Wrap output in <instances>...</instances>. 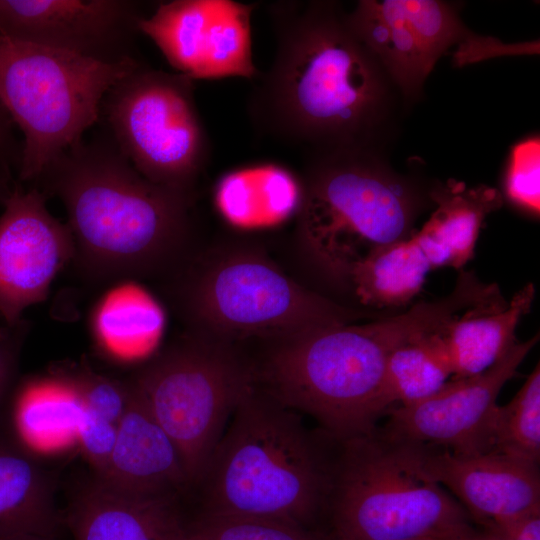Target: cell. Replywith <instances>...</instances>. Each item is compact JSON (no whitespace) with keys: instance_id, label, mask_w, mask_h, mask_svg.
<instances>
[{"instance_id":"24","label":"cell","mask_w":540,"mask_h":540,"mask_svg":"<svg viewBox=\"0 0 540 540\" xmlns=\"http://www.w3.org/2000/svg\"><path fill=\"white\" fill-rule=\"evenodd\" d=\"M136 282L124 280L110 285L90 315L93 340L99 350L116 361L146 356L161 328L160 311Z\"/></svg>"},{"instance_id":"9","label":"cell","mask_w":540,"mask_h":540,"mask_svg":"<svg viewBox=\"0 0 540 540\" xmlns=\"http://www.w3.org/2000/svg\"><path fill=\"white\" fill-rule=\"evenodd\" d=\"M174 443L189 485H200L256 368L231 344L185 331L129 377Z\"/></svg>"},{"instance_id":"1","label":"cell","mask_w":540,"mask_h":540,"mask_svg":"<svg viewBox=\"0 0 540 540\" xmlns=\"http://www.w3.org/2000/svg\"><path fill=\"white\" fill-rule=\"evenodd\" d=\"M33 183L63 204L73 268L94 287L173 275L199 246L195 197L143 177L102 131L53 159Z\"/></svg>"},{"instance_id":"26","label":"cell","mask_w":540,"mask_h":540,"mask_svg":"<svg viewBox=\"0 0 540 540\" xmlns=\"http://www.w3.org/2000/svg\"><path fill=\"white\" fill-rule=\"evenodd\" d=\"M453 375L442 331L415 338L388 359L379 396V411L409 406L438 392Z\"/></svg>"},{"instance_id":"21","label":"cell","mask_w":540,"mask_h":540,"mask_svg":"<svg viewBox=\"0 0 540 540\" xmlns=\"http://www.w3.org/2000/svg\"><path fill=\"white\" fill-rule=\"evenodd\" d=\"M535 296L532 283L522 287L503 307L465 311L442 331L453 378L484 372L517 341L515 330L531 309Z\"/></svg>"},{"instance_id":"10","label":"cell","mask_w":540,"mask_h":540,"mask_svg":"<svg viewBox=\"0 0 540 540\" xmlns=\"http://www.w3.org/2000/svg\"><path fill=\"white\" fill-rule=\"evenodd\" d=\"M106 131L146 179L195 197L209 141L194 98V80L139 61L106 93Z\"/></svg>"},{"instance_id":"20","label":"cell","mask_w":540,"mask_h":540,"mask_svg":"<svg viewBox=\"0 0 540 540\" xmlns=\"http://www.w3.org/2000/svg\"><path fill=\"white\" fill-rule=\"evenodd\" d=\"M10 403L11 434L30 451L40 455L77 444L81 404L56 372L49 378L18 382Z\"/></svg>"},{"instance_id":"33","label":"cell","mask_w":540,"mask_h":540,"mask_svg":"<svg viewBox=\"0 0 540 540\" xmlns=\"http://www.w3.org/2000/svg\"><path fill=\"white\" fill-rule=\"evenodd\" d=\"M13 126L11 117L0 103V155L11 163L17 173L23 144L17 140Z\"/></svg>"},{"instance_id":"25","label":"cell","mask_w":540,"mask_h":540,"mask_svg":"<svg viewBox=\"0 0 540 540\" xmlns=\"http://www.w3.org/2000/svg\"><path fill=\"white\" fill-rule=\"evenodd\" d=\"M53 371L69 383L79 398L77 445L94 475H98L108 460L127 410L132 394L130 379L102 375L84 363L63 365Z\"/></svg>"},{"instance_id":"32","label":"cell","mask_w":540,"mask_h":540,"mask_svg":"<svg viewBox=\"0 0 540 540\" xmlns=\"http://www.w3.org/2000/svg\"><path fill=\"white\" fill-rule=\"evenodd\" d=\"M484 529L498 540H540V510Z\"/></svg>"},{"instance_id":"2","label":"cell","mask_w":540,"mask_h":540,"mask_svg":"<svg viewBox=\"0 0 540 540\" xmlns=\"http://www.w3.org/2000/svg\"><path fill=\"white\" fill-rule=\"evenodd\" d=\"M271 15L277 49L250 100L255 124L321 151L357 147L381 98L374 57L326 4L277 3Z\"/></svg>"},{"instance_id":"15","label":"cell","mask_w":540,"mask_h":540,"mask_svg":"<svg viewBox=\"0 0 540 540\" xmlns=\"http://www.w3.org/2000/svg\"><path fill=\"white\" fill-rule=\"evenodd\" d=\"M418 447L426 471L484 528L540 510L538 464L493 451Z\"/></svg>"},{"instance_id":"29","label":"cell","mask_w":540,"mask_h":540,"mask_svg":"<svg viewBox=\"0 0 540 540\" xmlns=\"http://www.w3.org/2000/svg\"><path fill=\"white\" fill-rule=\"evenodd\" d=\"M398 5L428 54L437 59L465 36L454 11L435 0H397Z\"/></svg>"},{"instance_id":"27","label":"cell","mask_w":540,"mask_h":540,"mask_svg":"<svg viewBox=\"0 0 540 540\" xmlns=\"http://www.w3.org/2000/svg\"><path fill=\"white\" fill-rule=\"evenodd\" d=\"M489 451L538 464L540 458V367L535 366L523 386L492 420Z\"/></svg>"},{"instance_id":"28","label":"cell","mask_w":540,"mask_h":540,"mask_svg":"<svg viewBox=\"0 0 540 540\" xmlns=\"http://www.w3.org/2000/svg\"><path fill=\"white\" fill-rule=\"evenodd\" d=\"M189 540H323L303 525L269 517L203 514Z\"/></svg>"},{"instance_id":"18","label":"cell","mask_w":540,"mask_h":540,"mask_svg":"<svg viewBox=\"0 0 540 540\" xmlns=\"http://www.w3.org/2000/svg\"><path fill=\"white\" fill-rule=\"evenodd\" d=\"M59 522L53 479L38 454L0 433V540L54 539Z\"/></svg>"},{"instance_id":"19","label":"cell","mask_w":540,"mask_h":540,"mask_svg":"<svg viewBox=\"0 0 540 540\" xmlns=\"http://www.w3.org/2000/svg\"><path fill=\"white\" fill-rule=\"evenodd\" d=\"M436 210L413 238L432 270L462 268L474 254L486 216L502 205L501 193L486 185L469 188L450 179L431 193Z\"/></svg>"},{"instance_id":"11","label":"cell","mask_w":540,"mask_h":540,"mask_svg":"<svg viewBox=\"0 0 540 540\" xmlns=\"http://www.w3.org/2000/svg\"><path fill=\"white\" fill-rule=\"evenodd\" d=\"M254 4L232 0H174L157 5L139 22L167 62L191 79L252 78Z\"/></svg>"},{"instance_id":"23","label":"cell","mask_w":540,"mask_h":540,"mask_svg":"<svg viewBox=\"0 0 540 540\" xmlns=\"http://www.w3.org/2000/svg\"><path fill=\"white\" fill-rule=\"evenodd\" d=\"M346 18L355 36L373 57L383 62L405 93L421 86L435 61L403 15L397 0L360 1Z\"/></svg>"},{"instance_id":"31","label":"cell","mask_w":540,"mask_h":540,"mask_svg":"<svg viewBox=\"0 0 540 540\" xmlns=\"http://www.w3.org/2000/svg\"><path fill=\"white\" fill-rule=\"evenodd\" d=\"M30 327L25 318L12 325L0 324V409L10 401L18 383L20 355Z\"/></svg>"},{"instance_id":"8","label":"cell","mask_w":540,"mask_h":540,"mask_svg":"<svg viewBox=\"0 0 540 540\" xmlns=\"http://www.w3.org/2000/svg\"><path fill=\"white\" fill-rule=\"evenodd\" d=\"M140 60L106 63L0 38V103L22 131L18 182H34L100 120L110 88Z\"/></svg>"},{"instance_id":"4","label":"cell","mask_w":540,"mask_h":540,"mask_svg":"<svg viewBox=\"0 0 540 540\" xmlns=\"http://www.w3.org/2000/svg\"><path fill=\"white\" fill-rule=\"evenodd\" d=\"M160 284L185 331L231 344L272 343L367 317L287 273L243 238L199 245Z\"/></svg>"},{"instance_id":"16","label":"cell","mask_w":540,"mask_h":540,"mask_svg":"<svg viewBox=\"0 0 540 540\" xmlns=\"http://www.w3.org/2000/svg\"><path fill=\"white\" fill-rule=\"evenodd\" d=\"M131 385V398L112 451L103 470L93 478L131 494L177 496L190 486L180 455Z\"/></svg>"},{"instance_id":"7","label":"cell","mask_w":540,"mask_h":540,"mask_svg":"<svg viewBox=\"0 0 540 540\" xmlns=\"http://www.w3.org/2000/svg\"><path fill=\"white\" fill-rule=\"evenodd\" d=\"M344 442L330 490L336 540H437L470 524L417 445L374 431Z\"/></svg>"},{"instance_id":"14","label":"cell","mask_w":540,"mask_h":540,"mask_svg":"<svg viewBox=\"0 0 540 540\" xmlns=\"http://www.w3.org/2000/svg\"><path fill=\"white\" fill-rule=\"evenodd\" d=\"M46 196L20 182L0 216V317L7 324L23 319L43 302L60 271L72 263L74 240L69 226L47 208Z\"/></svg>"},{"instance_id":"35","label":"cell","mask_w":540,"mask_h":540,"mask_svg":"<svg viewBox=\"0 0 540 540\" xmlns=\"http://www.w3.org/2000/svg\"><path fill=\"white\" fill-rule=\"evenodd\" d=\"M437 540H498L491 532L478 531L470 524Z\"/></svg>"},{"instance_id":"30","label":"cell","mask_w":540,"mask_h":540,"mask_svg":"<svg viewBox=\"0 0 540 540\" xmlns=\"http://www.w3.org/2000/svg\"><path fill=\"white\" fill-rule=\"evenodd\" d=\"M507 198L520 208L539 215L540 141L528 138L513 146L504 178Z\"/></svg>"},{"instance_id":"17","label":"cell","mask_w":540,"mask_h":540,"mask_svg":"<svg viewBox=\"0 0 540 540\" xmlns=\"http://www.w3.org/2000/svg\"><path fill=\"white\" fill-rule=\"evenodd\" d=\"M177 496H141L93 478L73 498L65 522L72 540H189Z\"/></svg>"},{"instance_id":"13","label":"cell","mask_w":540,"mask_h":540,"mask_svg":"<svg viewBox=\"0 0 540 540\" xmlns=\"http://www.w3.org/2000/svg\"><path fill=\"white\" fill-rule=\"evenodd\" d=\"M145 16L131 0H0V38L118 63L136 58Z\"/></svg>"},{"instance_id":"5","label":"cell","mask_w":540,"mask_h":540,"mask_svg":"<svg viewBox=\"0 0 540 540\" xmlns=\"http://www.w3.org/2000/svg\"><path fill=\"white\" fill-rule=\"evenodd\" d=\"M332 474L296 411L256 382L231 416L200 483L203 514L304 525L330 495Z\"/></svg>"},{"instance_id":"6","label":"cell","mask_w":540,"mask_h":540,"mask_svg":"<svg viewBox=\"0 0 540 540\" xmlns=\"http://www.w3.org/2000/svg\"><path fill=\"white\" fill-rule=\"evenodd\" d=\"M300 182L295 244L301 262L329 282L374 250L413 235L412 191L357 147L321 151Z\"/></svg>"},{"instance_id":"34","label":"cell","mask_w":540,"mask_h":540,"mask_svg":"<svg viewBox=\"0 0 540 540\" xmlns=\"http://www.w3.org/2000/svg\"><path fill=\"white\" fill-rule=\"evenodd\" d=\"M14 168L0 155V204H4L11 195L16 182L13 179Z\"/></svg>"},{"instance_id":"3","label":"cell","mask_w":540,"mask_h":540,"mask_svg":"<svg viewBox=\"0 0 540 540\" xmlns=\"http://www.w3.org/2000/svg\"><path fill=\"white\" fill-rule=\"evenodd\" d=\"M452 291L391 317L318 328L270 343L257 382L284 406L315 418L346 440L370 433L389 357L401 345L442 331L464 311Z\"/></svg>"},{"instance_id":"22","label":"cell","mask_w":540,"mask_h":540,"mask_svg":"<svg viewBox=\"0 0 540 540\" xmlns=\"http://www.w3.org/2000/svg\"><path fill=\"white\" fill-rule=\"evenodd\" d=\"M431 270L412 235L374 250L330 283L348 291L363 306L402 307L420 292Z\"/></svg>"},{"instance_id":"36","label":"cell","mask_w":540,"mask_h":540,"mask_svg":"<svg viewBox=\"0 0 540 540\" xmlns=\"http://www.w3.org/2000/svg\"><path fill=\"white\" fill-rule=\"evenodd\" d=\"M8 540H54V539L41 538V537H22V538L8 539Z\"/></svg>"},{"instance_id":"12","label":"cell","mask_w":540,"mask_h":540,"mask_svg":"<svg viewBox=\"0 0 540 540\" xmlns=\"http://www.w3.org/2000/svg\"><path fill=\"white\" fill-rule=\"evenodd\" d=\"M537 341L538 335L516 341L484 372L452 378L418 403L392 407L387 411L389 420L383 434L396 441L436 446L457 455L488 452L498 395Z\"/></svg>"}]
</instances>
